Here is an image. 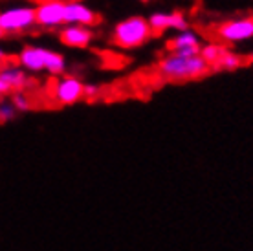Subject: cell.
<instances>
[{"instance_id": "cell-1", "label": "cell", "mask_w": 253, "mask_h": 251, "mask_svg": "<svg viewBox=\"0 0 253 251\" xmlns=\"http://www.w3.org/2000/svg\"><path fill=\"white\" fill-rule=\"evenodd\" d=\"M158 72L167 81H193V79L208 76L211 72V66L200 55L184 57L171 51L165 59H162Z\"/></svg>"}, {"instance_id": "cell-10", "label": "cell", "mask_w": 253, "mask_h": 251, "mask_svg": "<svg viewBox=\"0 0 253 251\" xmlns=\"http://www.w3.org/2000/svg\"><path fill=\"white\" fill-rule=\"evenodd\" d=\"M149 26H151L152 32H165V30L184 32L189 28L182 13H154L149 19Z\"/></svg>"}, {"instance_id": "cell-15", "label": "cell", "mask_w": 253, "mask_h": 251, "mask_svg": "<svg viewBox=\"0 0 253 251\" xmlns=\"http://www.w3.org/2000/svg\"><path fill=\"white\" fill-rule=\"evenodd\" d=\"M11 105L17 108V112H28V110H32V101H30V97L24 92H13Z\"/></svg>"}, {"instance_id": "cell-18", "label": "cell", "mask_w": 253, "mask_h": 251, "mask_svg": "<svg viewBox=\"0 0 253 251\" xmlns=\"http://www.w3.org/2000/svg\"><path fill=\"white\" fill-rule=\"evenodd\" d=\"M9 94H13V90H11V86L7 84L2 77H0V97H4V95H9Z\"/></svg>"}, {"instance_id": "cell-21", "label": "cell", "mask_w": 253, "mask_h": 251, "mask_svg": "<svg viewBox=\"0 0 253 251\" xmlns=\"http://www.w3.org/2000/svg\"><path fill=\"white\" fill-rule=\"evenodd\" d=\"M141 2H149V0H141Z\"/></svg>"}, {"instance_id": "cell-22", "label": "cell", "mask_w": 253, "mask_h": 251, "mask_svg": "<svg viewBox=\"0 0 253 251\" xmlns=\"http://www.w3.org/2000/svg\"><path fill=\"white\" fill-rule=\"evenodd\" d=\"M0 101H2V97H0Z\"/></svg>"}, {"instance_id": "cell-9", "label": "cell", "mask_w": 253, "mask_h": 251, "mask_svg": "<svg viewBox=\"0 0 253 251\" xmlns=\"http://www.w3.org/2000/svg\"><path fill=\"white\" fill-rule=\"evenodd\" d=\"M83 86L77 77H63L55 84V99L63 105H74L83 97Z\"/></svg>"}, {"instance_id": "cell-7", "label": "cell", "mask_w": 253, "mask_h": 251, "mask_svg": "<svg viewBox=\"0 0 253 251\" xmlns=\"http://www.w3.org/2000/svg\"><path fill=\"white\" fill-rule=\"evenodd\" d=\"M97 22V15L94 9L84 6L81 2H68L64 4V24L68 26H88Z\"/></svg>"}, {"instance_id": "cell-6", "label": "cell", "mask_w": 253, "mask_h": 251, "mask_svg": "<svg viewBox=\"0 0 253 251\" xmlns=\"http://www.w3.org/2000/svg\"><path fill=\"white\" fill-rule=\"evenodd\" d=\"M35 20L42 28H55L64 22V4L59 0L42 2L35 7Z\"/></svg>"}, {"instance_id": "cell-14", "label": "cell", "mask_w": 253, "mask_h": 251, "mask_svg": "<svg viewBox=\"0 0 253 251\" xmlns=\"http://www.w3.org/2000/svg\"><path fill=\"white\" fill-rule=\"evenodd\" d=\"M241 66H242L241 55L231 53V51H226V53L220 57V61L213 66V70H228V72H233V70L241 68Z\"/></svg>"}, {"instance_id": "cell-2", "label": "cell", "mask_w": 253, "mask_h": 251, "mask_svg": "<svg viewBox=\"0 0 253 251\" xmlns=\"http://www.w3.org/2000/svg\"><path fill=\"white\" fill-rule=\"evenodd\" d=\"M19 66L26 72L39 74L46 70L51 76H59L66 70V61L61 53L39 46H26L19 53Z\"/></svg>"}, {"instance_id": "cell-4", "label": "cell", "mask_w": 253, "mask_h": 251, "mask_svg": "<svg viewBox=\"0 0 253 251\" xmlns=\"http://www.w3.org/2000/svg\"><path fill=\"white\" fill-rule=\"evenodd\" d=\"M35 24V7L32 6H17L0 11V32L4 35L26 32Z\"/></svg>"}, {"instance_id": "cell-16", "label": "cell", "mask_w": 253, "mask_h": 251, "mask_svg": "<svg viewBox=\"0 0 253 251\" xmlns=\"http://www.w3.org/2000/svg\"><path fill=\"white\" fill-rule=\"evenodd\" d=\"M17 108L7 101H0V125H6L17 118Z\"/></svg>"}, {"instance_id": "cell-11", "label": "cell", "mask_w": 253, "mask_h": 251, "mask_svg": "<svg viewBox=\"0 0 253 251\" xmlns=\"http://www.w3.org/2000/svg\"><path fill=\"white\" fill-rule=\"evenodd\" d=\"M59 37L70 48H86L92 42V32L84 26H68L61 30Z\"/></svg>"}, {"instance_id": "cell-13", "label": "cell", "mask_w": 253, "mask_h": 251, "mask_svg": "<svg viewBox=\"0 0 253 251\" xmlns=\"http://www.w3.org/2000/svg\"><path fill=\"white\" fill-rule=\"evenodd\" d=\"M226 51H228L226 46H222V44H208V46H204L202 50H200V57L213 68V66L220 61V57L224 55Z\"/></svg>"}, {"instance_id": "cell-3", "label": "cell", "mask_w": 253, "mask_h": 251, "mask_svg": "<svg viewBox=\"0 0 253 251\" xmlns=\"http://www.w3.org/2000/svg\"><path fill=\"white\" fill-rule=\"evenodd\" d=\"M152 37L149 20L143 17H128L114 28V44L125 50L138 48Z\"/></svg>"}, {"instance_id": "cell-5", "label": "cell", "mask_w": 253, "mask_h": 251, "mask_svg": "<svg viewBox=\"0 0 253 251\" xmlns=\"http://www.w3.org/2000/svg\"><path fill=\"white\" fill-rule=\"evenodd\" d=\"M216 35L226 42H242L253 39V17L228 20L216 28Z\"/></svg>"}, {"instance_id": "cell-17", "label": "cell", "mask_w": 253, "mask_h": 251, "mask_svg": "<svg viewBox=\"0 0 253 251\" xmlns=\"http://www.w3.org/2000/svg\"><path fill=\"white\" fill-rule=\"evenodd\" d=\"M97 94H99V86H95V84H84L83 86V97H95Z\"/></svg>"}, {"instance_id": "cell-19", "label": "cell", "mask_w": 253, "mask_h": 251, "mask_svg": "<svg viewBox=\"0 0 253 251\" xmlns=\"http://www.w3.org/2000/svg\"><path fill=\"white\" fill-rule=\"evenodd\" d=\"M6 59H7V53L0 48V63H2V61H6Z\"/></svg>"}, {"instance_id": "cell-12", "label": "cell", "mask_w": 253, "mask_h": 251, "mask_svg": "<svg viewBox=\"0 0 253 251\" xmlns=\"http://www.w3.org/2000/svg\"><path fill=\"white\" fill-rule=\"evenodd\" d=\"M0 77L11 86L13 92H22L28 84V76L19 64H6L0 68Z\"/></svg>"}, {"instance_id": "cell-8", "label": "cell", "mask_w": 253, "mask_h": 251, "mask_svg": "<svg viewBox=\"0 0 253 251\" xmlns=\"http://www.w3.org/2000/svg\"><path fill=\"white\" fill-rule=\"evenodd\" d=\"M169 50L172 53H178V55H184V57L200 55V50H202L200 37L195 32H191V30L178 32L176 37L171 39V42H169Z\"/></svg>"}, {"instance_id": "cell-20", "label": "cell", "mask_w": 253, "mask_h": 251, "mask_svg": "<svg viewBox=\"0 0 253 251\" xmlns=\"http://www.w3.org/2000/svg\"><path fill=\"white\" fill-rule=\"evenodd\" d=\"M2 37H4V33H2V32H0V39H2Z\"/></svg>"}]
</instances>
